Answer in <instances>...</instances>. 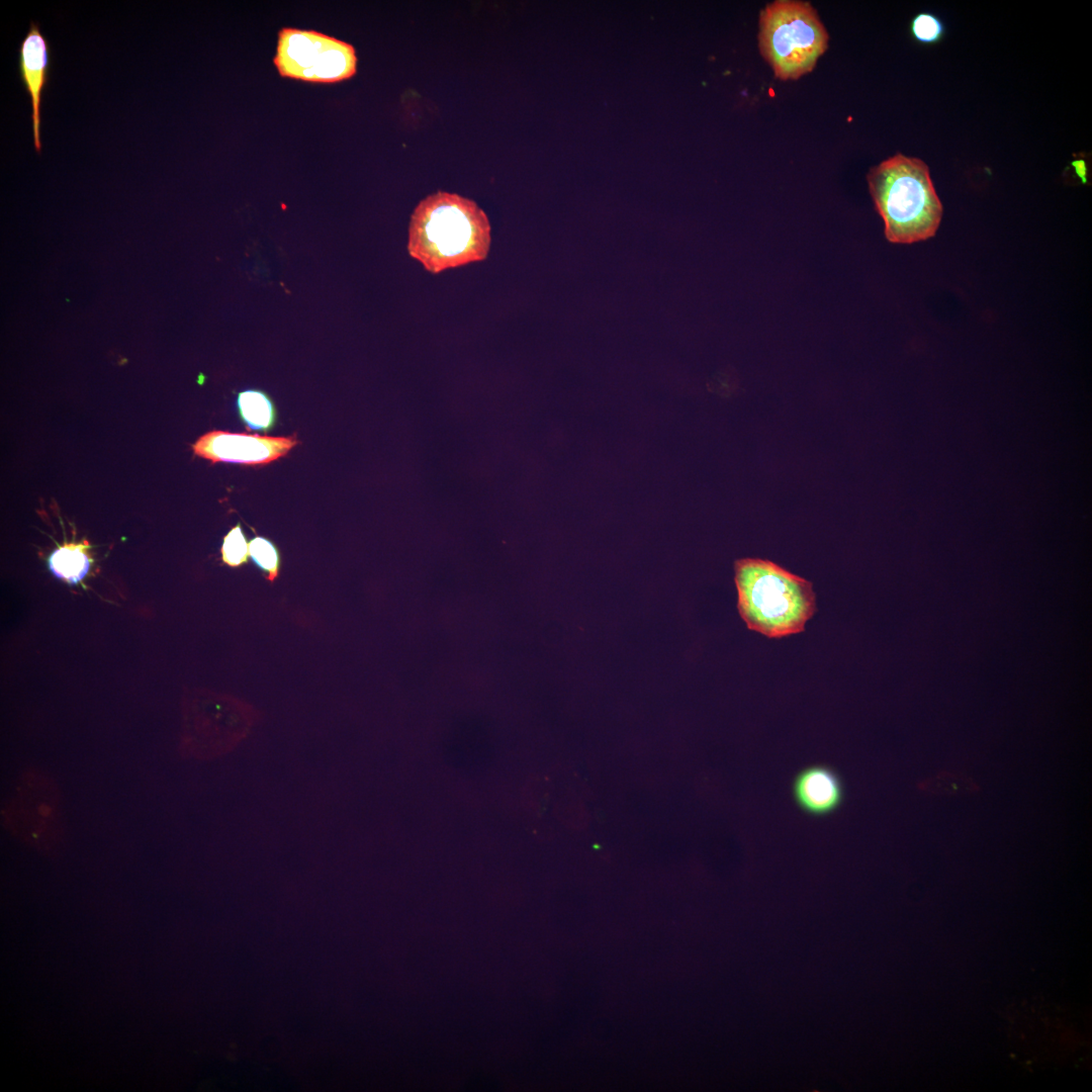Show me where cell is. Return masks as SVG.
<instances>
[{
    "mask_svg": "<svg viewBox=\"0 0 1092 1092\" xmlns=\"http://www.w3.org/2000/svg\"><path fill=\"white\" fill-rule=\"evenodd\" d=\"M490 232L487 215L473 200L438 191L414 209L407 251L427 271L437 274L486 259Z\"/></svg>",
    "mask_w": 1092,
    "mask_h": 1092,
    "instance_id": "cell-1",
    "label": "cell"
},
{
    "mask_svg": "<svg viewBox=\"0 0 1092 1092\" xmlns=\"http://www.w3.org/2000/svg\"><path fill=\"white\" fill-rule=\"evenodd\" d=\"M737 608L749 630L769 638L797 634L816 611L812 582L769 560L734 563Z\"/></svg>",
    "mask_w": 1092,
    "mask_h": 1092,
    "instance_id": "cell-2",
    "label": "cell"
},
{
    "mask_svg": "<svg viewBox=\"0 0 1092 1092\" xmlns=\"http://www.w3.org/2000/svg\"><path fill=\"white\" fill-rule=\"evenodd\" d=\"M867 179L889 242L912 244L935 235L943 209L922 160L897 154L873 167Z\"/></svg>",
    "mask_w": 1092,
    "mask_h": 1092,
    "instance_id": "cell-3",
    "label": "cell"
},
{
    "mask_svg": "<svg viewBox=\"0 0 1092 1092\" xmlns=\"http://www.w3.org/2000/svg\"><path fill=\"white\" fill-rule=\"evenodd\" d=\"M828 33L808 2L778 0L759 16V49L774 74L796 80L811 72L828 48Z\"/></svg>",
    "mask_w": 1092,
    "mask_h": 1092,
    "instance_id": "cell-4",
    "label": "cell"
},
{
    "mask_svg": "<svg viewBox=\"0 0 1092 1092\" xmlns=\"http://www.w3.org/2000/svg\"><path fill=\"white\" fill-rule=\"evenodd\" d=\"M1 816L6 830L40 851L55 852L63 843L61 793L56 782L39 769L21 774Z\"/></svg>",
    "mask_w": 1092,
    "mask_h": 1092,
    "instance_id": "cell-5",
    "label": "cell"
},
{
    "mask_svg": "<svg viewBox=\"0 0 1092 1092\" xmlns=\"http://www.w3.org/2000/svg\"><path fill=\"white\" fill-rule=\"evenodd\" d=\"M280 76L312 83H337L357 71L352 44L314 31L284 27L273 59Z\"/></svg>",
    "mask_w": 1092,
    "mask_h": 1092,
    "instance_id": "cell-6",
    "label": "cell"
},
{
    "mask_svg": "<svg viewBox=\"0 0 1092 1092\" xmlns=\"http://www.w3.org/2000/svg\"><path fill=\"white\" fill-rule=\"evenodd\" d=\"M297 443L295 436L271 437L210 431L198 438L192 449L195 455L213 463L259 465L286 456Z\"/></svg>",
    "mask_w": 1092,
    "mask_h": 1092,
    "instance_id": "cell-7",
    "label": "cell"
},
{
    "mask_svg": "<svg viewBox=\"0 0 1092 1092\" xmlns=\"http://www.w3.org/2000/svg\"><path fill=\"white\" fill-rule=\"evenodd\" d=\"M18 53L19 76L31 100L33 144L35 150L40 152V106L42 91L49 80L51 47L37 22H30Z\"/></svg>",
    "mask_w": 1092,
    "mask_h": 1092,
    "instance_id": "cell-8",
    "label": "cell"
},
{
    "mask_svg": "<svg viewBox=\"0 0 1092 1092\" xmlns=\"http://www.w3.org/2000/svg\"><path fill=\"white\" fill-rule=\"evenodd\" d=\"M794 800L806 814L824 817L836 811L844 800V786L830 766L814 764L800 770L792 786Z\"/></svg>",
    "mask_w": 1092,
    "mask_h": 1092,
    "instance_id": "cell-9",
    "label": "cell"
},
{
    "mask_svg": "<svg viewBox=\"0 0 1092 1092\" xmlns=\"http://www.w3.org/2000/svg\"><path fill=\"white\" fill-rule=\"evenodd\" d=\"M88 549L89 545L86 541L58 547L49 557L50 570L55 576L70 584L81 582L90 569Z\"/></svg>",
    "mask_w": 1092,
    "mask_h": 1092,
    "instance_id": "cell-10",
    "label": "cell"
},
{
    "mask_svg": "<svg viewBox=\"0 0 1092 1092\" xmlns=\"http://www.w3.org/2000/svg\"><path fill=\"white\" fill-rule=\"evenodd\" d=\"M237 407L241 420L250 430L269 431L276 421V410L269 395L259 389L238 393Z\"/></svg>",
    "mask_w": 1092,
    "mask_h": 1092,
    "instance_id": "cell-11",
    "label": "cell"
},
{
    "mask_svg": "<svg viewBox=\"0 0 1092 1092\" xmlns=\"http://www.w3.org/2000/svg\"><path fill=\"white\" fill-rule=\"evenodd\" d=\"M249 554L254 563L273 581L279 572L280 555L272 541L257 536L249 542Z\"/></svg>",
    "mask_w": 1092,
    "mask_h": 1092,
    "instance_id": "cell-12",
    "label": "cell"
},
{
    "mask_svg": "<svg viewBox=\"0 0 1092 1092\" xmlns=\"http://www.w3.org/2000/svg\"><path fill=\"white\" fill-rule=\"evenodd\" d=\"M220 553L222 561L231 567H239L248 561L249 543L240 524L223 537Z\"/></svg>",
    "mask_w": 1092,
    "mask_h": 1092,
    "instance_id": "cell-13",
    "label": "cell"
},
{
    "mask_svg": "<svg viewBox=\"0 0 1092 1092\" xmlns=\"http://www.w3.org/2000/svg\"><path fill=\"white\" fill-rule=\"evenodd\" d=\"M910 30L917 41L936 43L942 39L945 27L936 15L929 12H920L913 17Z\"/></svg>",
    "mask_w": 1092,
    "mask_h": 1092,
    "instance_id": "cell-14",
    "label": "cell"
},
{
    "mask_svg": "<svg viewBox=\"0 0 1092 1092\" xmlns=\"http://www.w3.org/2000/svg\"><path fill=\"white\" fill-rule=\"evenodd\" d=\"M927 789L936 794H964L977 791L978 786L966 775L943 771L932 778Z\"/></svg>",
    "mask_w": 1092,
    "mask_h": 1092,
    "instance_id": "cell-15",
    "label": "cell"
},
{
    "mask_svg": "<svg viewBox=\"0 0 1092 1092\" xmlns=\"http://www.w3.org/2000/svg\"><path fill=\"white\" fill-rule=\"evenodd\" d=\"M1071 164L1074 167L1075 172L1078 175V177L1082 180V182L1084 184H1086L1087 183V177H1086L1087 176V167H1086L1085 161L1082 160V159H1078V160L1073 161Z\"/></svg>",
    "mask_w": 1092,
    "mask_h": 1092,
    "instance_id": "cell-16",
    "label": "cell"
}]
</instances>
